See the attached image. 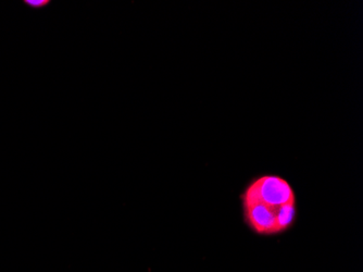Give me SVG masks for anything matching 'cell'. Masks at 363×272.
<instances>
[{"label":"cell","mask_w":363,"mask_h":272,"mask_svg":"<svg viewBox=\"0 0 363 272\" xmlns=\"http://www.w3.org/2000/svg\"><path fill=\"white\" fill-rule=\"evenodd\" d=\"M242 219L259 236H277L291 230L298 216L297 196L291 184L277 175L250 180L240 196Z\"/></svg>","instance_id":"1"},{"label":"cell","mask_w":363,"mask_h":272,"mask_svg":"<svg viewBox=\"0 0 363 272\" xmlns=\"http://www.w3.org/2000/svg\"><path fill=\"white\" fill-rule=\"evenodd\" d=\"M24 5L32 10H42L48 7L52 1L50 0H23Z\"/></svg>","instance_id":"2"}]
</instances>
